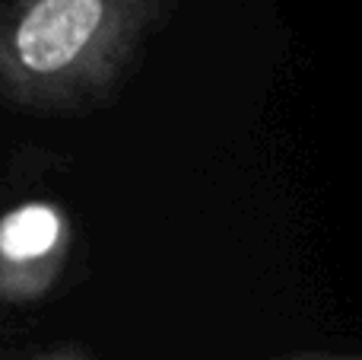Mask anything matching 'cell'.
Returning a JSON list of instances; mask_svg holds the SVG:
<instances>
[{"label":"cell","instance_id":"1","mask_svg":"<svg viewBox=\"0 0 362 360\" xmlns=\"http://www.w3.org/2000/svg\"><path fill=\"white\" fill-rule=\"evenodd\" d=\"M178 0H6L0 96L13 112L80 115L124 83Z\"/></svg>","mask_w":362,"mask_h":360},{"label":"cell","instance_id":"3","mask_svg":"<svg viewBox=\"0 0 362 360\" xmlns=\"http://www.w3.org/2000/svg\"><path fill=\"white\" fill-rule=\"evenodd\" d=\"M274 360H362V351H299V354H283Z\"/></svg>","mask_w":362,"mask_h":360},{"label":"cell","instance_id":"2","mask_svg":"<svg viewBox=\"0 0 362 360\" xmlns=\"http://www.w3.org/2000/svg\"><path fill=\"white\" fill-rule=\"evenodd\" d=\"M74 230L54 201H23L0 220V297L6 306H32L57 284Z\"/></svg>","mask_w":362,"mask_h":360},{"label":"cell","instance_id":"4","mask_svg":"<svg viewBox=\"0 0 362 360\" xmlns=\"http://www.w3.org/2000/svg\"><path fill=\"white\" fill-rule=\"evenodd\" d=\"M29 360H93L83 348L76 344H64V348H51V351H42V354L29 357Z\"/></svg>","mask_w":362,"mask_h":360}]
</instances>
